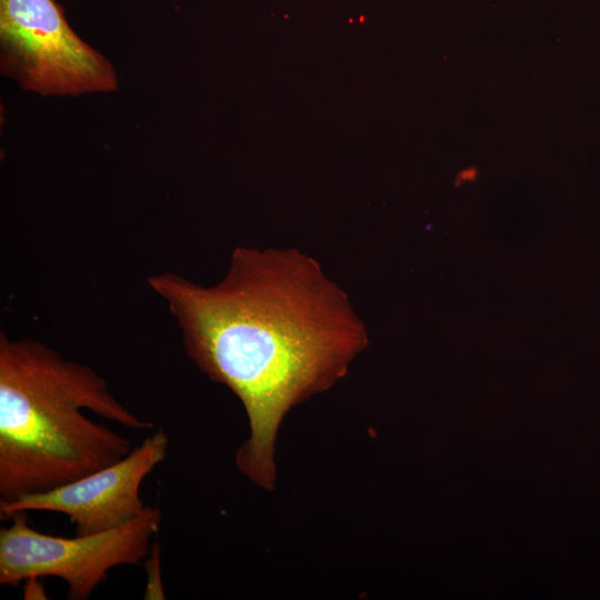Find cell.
Wrapping results in <instances>:
<instances>
[{
    "label": "cell",
    "mask_w": 600,
    "mask_h": 600,
    "mask_svg": "<svg viewBox=\"0 0 600 600\" xmlns=\"http://www.w3.org/2000/svg\"><path fill=\"white\" fill-rule=\"evenodd\" d=\"M148 284L176 318L188 357L243 406L250 433L236 452L238 470L273 490L286 414L343 378L369 344L348 294L296 248L237 247L224 278L209 287L172 272Z\"/></svg>",
    "instance_id": "cell-1"
},
{
    "label": "cell",
    "mask_w": 600,
    "mask_h": 600,
    "mask_svg": "<svg viewBox=\"0 0 600 600\" xmlns=\"http://www.w3.org/2000/svg\"><path fill=\"white\" fill-rule=\"evenodd\" d=\"M124 428H152L90 366L33 339L0 334V500L51 491L110 466L132 442L82 410Z\"/></svg>",
    "instance_id": "cell-2"
},
{
    "label": "cell",
    "mask_w": 600,
    "mask_h": 600,
    "mask_svg": "<svg viewBox=\"0 0 600 600\" xmlns=\"http://www.w3.org/2000/svg\"><path fill=\"white\" fill-rule=\"evenodd\" d=\"M0 529V584L54 577L68 586V599L87 600L118 566L141 564L160 529L158 506L110 530L64 538L31 528L27 511L12 512Z\"/></svg>",
    "instance_id": "cell-3"
},
{
    "label": "cell",
    "mask_w": 600,
    "mask_h": 600,
    "mask_svg": "<svg viewBox=\"0 0 600 600\" xmlns=\"http://www.w3.org/2000/svg\"><path fill=\"white\" fill-rule=\"evenodd\" d=\"M0 69L43 97L118 88L111 62L73 31L56 0H0Z\"/></svg>",
    "instance_id": "cell-4"
},
{
    "label": "cell",
    "mask_w": 600,
    "mask_h": 600,
    "mask_svg": "<svg viewBox=\"0 0 600 600\" xmlns=\"http://www.w3.org/2000/svg\"><path fill=\"white\" fill-rule=\"evenodd\" d=\"M169 436L158 428L123 459L64 486L16 500H0V519L16 511H51L66 514L78 536L119 527L146 507L140 497L144 478L162 463Z\"/></svg>",
    "instance_id": "cell-5"
},
{
    "label": "cell",
    "mask_w": 600,
    "mask_h": 600,
    "mask_svg": "<svg viewBox=\"0 0 600 600\" xmlns=\"http://www.w3.org/2000/svg\"><path fill=\"white\" fill-rule=\"evenodd\" d=\"M147 574V584L143 598L151 599H164V592L161 583L160 571V546L157 540L153 541L150 552L143 561Z\"/></svg>",
    "instance_id": "cell-6"
},
{
    "label": "cell",
    "mask_w": 600,
    "mask_h": 600,
    "mask_svg": "<svg viewBox=\"0 0 600 600\" xmlns=\"http://www.w3.org/2000/svg\"><path fill=\"white\" fill-rule=\"evenodd\" d=\"M478 177V170L474 167H470L461 170L456 177V184L460 186L464 182L474 181Z\"/></svg>",
    "instance_id": "cell-7"
}]
</instances>
